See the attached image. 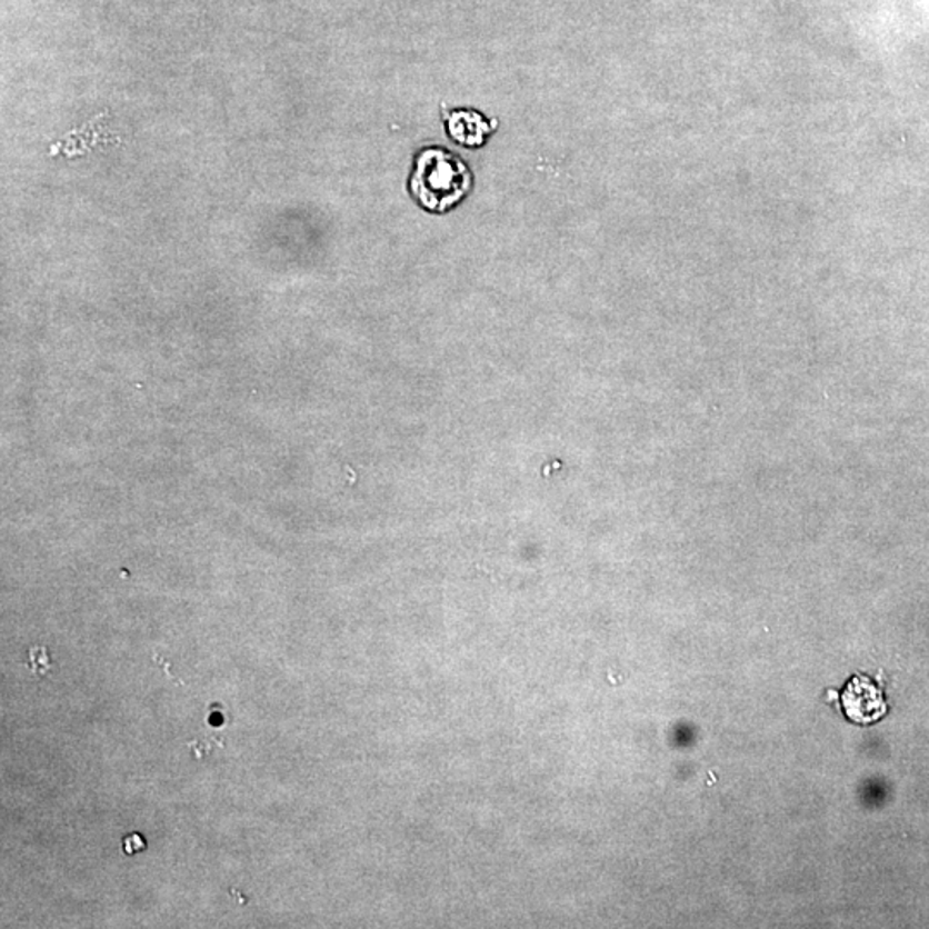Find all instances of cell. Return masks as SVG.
<instances>
[{"label":"cell","instance_id":"6da1fadb","mask_svg":"<svg viewBox=\"0 0 929 929\" xmlns=\"http://www.w3.org/2000/svg\"><path fill=\"white\" fill-rule=\"evenodd\" d=\"M472 188V174L457 153L427 149L417 157L410 190L420 206L446 212L463 200Z\"/></svg>","mask_w":929,"mask_h":929},{"label":"cell","instance_id":"7a4b0ae2","mask_svg":"<svg viewBox=\"0 0 929 929\" xmlns=\"http://www.w3.org/2000/svg\"><path fill=\"white\" fill-rule=\"evenodd\" d=\"M842 706L853 723H872L887 712L883 692L866 677H853L842 693Z\"/></svg>","mask_w":929,"mask_h":929},{"label":"cell","instance_id":"3957f363","mask_svg":"<svg viewBox=\"0 0 929 929\" xmlns=\"http://www.w3.org/2000/svg\"><path fill=\"white\" fill-rule=\"evenodd\" d=\"M446 127L453 140L467 147H479L492 133V124L472 111H451L446 114Z\"/></svg>","mask_w":929,"mask_h":929},{"label":"cell","instance_id":"277c9868","mask_svg":"<svg viewBox=\"0 0 929 929\" xmlns=\"http://www.w3.org/2000/svg\"><path fill=\"white\" fill-rule=\"evenodd\" d=\"M27 667L30 668L31 673L39 675V677L49 673L53 667L49 651L43 646H31L28 649Z\"/></svg>","mask_w":929,"mask_h":929},{"label":"cell","instance_id":"5b68a950","mask_svg":"<svg viewBox=\"0 0 929 929\" xmlns=\"http://www.w3.org/2000/svg\"><path fill=\"white\" fill-rule=\"evenodd\" d=\"M213 746L224 747V739L221 737H206V739H194L188 743V749L193 752L194 758L203 759L213 750Z\"/></svg>","mask_w":929,"mask_h":929},{"label":"cell","instance_id":"8992f818","mask_svg":"<svg viewBox=\"0 0 929 929\" xmlns=\"http://www.w3.org/2000/svg\"><path fill=\"white\" fill-rule=\"evenodd\" d=\"M121 849L127 856H134L140 850L147 849V840L140 833L127 835L122 838Z\"/></svg>","mask_w":929,"mask_h":929},{"label":"cell","instance_id":"52a82bcc","mask_svg":"<svg viewBox=\"0 0 929 929\" xmlns=\"http://www.w3.org/2000/svg\"><path fill=\"white\" fill-rule=\"evenodd\" d=\"M229 893H231V896L234 897V899H237L238 902H240V903L247 902V899H244V897H240V893H238V890H234V888H231V891H229Z\"/></svg>","mask_w":929,"mask_h":929}]
</instances>
